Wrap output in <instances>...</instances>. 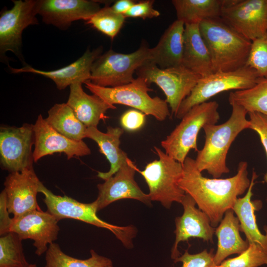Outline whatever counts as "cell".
I'll list each match as a JSON object with an SVG mask.
<instances>
[{
    "mask_svg": "<svg viewBox=\"0 0 267 267\" xmlns=\"http://www.w3.org/2000/svg\"><path fill=\"white\" fill-rule=\"evenodd\" d=\"M145 115L139 110L130 109L122 115L120 124L123 128L128 131H136L144 126L145 122Z\"/></svg>",
    "mask_w": 267,
    "mask_h": 267,
    "instance_id": "74e56055",
    "label": "cell"
},
{
    "mask_svg": "<svg viewBox=\"0 0 267 267\" xmlns=\"http://www.w3.org/2000/svg\"><path fill=\"white\" fill-rule=\"evenodd\" d=\"M137 168L129 158L113 176L97 184L98 194L95 202L98 211L123 199H135L147 205H151L148 194L141 190L134 179Z\"/></svg>",
    "mask_w": 267,
    "mask_h": 267,
    "instance_id": "9a60e30c",
    "label": "cell"
},
{
    "mask_svg": "<svg viewBox=\"0 0 267 267\" xmlns=\"http://www.w3.org/2000/svg\"><path fill=\"white\" fill-rule=\"evenodd\" d=\"M124 130L119 127H108L106 133L100 131L97 127H88L86 138L94 141L99 148V151L109 161L110 167L108 172H98L97 177L104 180L113 176L125 163L129 157L120 148V138Z\"/></svg>",
    "mask_w": 267,
    "mask_h": 267,
    "instance_id": "484cf974",
    "label": "cell"
},
{
    "mask_svg": "<svg viewBox=\"0 0 267 267\" xmlns=\"http://www.w3.org/2000/svg\"><path fill=\"white\" fill-rule=\"evenodd\" d=\"M23 240L10 232L0 237V267H27L23 251Z\"/></svg>",
    "mask_w": 267,
    "mask_h": 267,
    "instance_id": "4dcf8cb0",
    "label": "cell"
},
{
    "mask_svg": "<svg viewBox=\"0 0 267 267\" xmlns=\"http://www.w3.org/2000/svg\"><path fill=\"white\" fill-rule=\"evenodd\" d=\"M266 201H267V198H266Z\"/></svg>",
    "mask_w": 267,
    "mask_h": 267,
    "instance_id": "7bdbcfd3",
    "label": "cell"
},
{
    "mask_svg": "<svg viewBox=\"0 0 267 267\" xmlns=\"http://www.w3.org/2000/svg\"><path fill=\"white\" fill-rule=\"evenodd\" d=\"M150 49L144 44L130 53L108 50L93 62L90 81L104 87H118L132 82L136 70L150 61Z\"/></svg>",
    "mask_w": 267,
    "mask_h": 267,
    "instance_id": "ba28073f",
    "label": "cell"
},
{
    "mask_svg": "<svg viewBox=\"0 0 267 267\" xmlns=\"http://www.w3.org/2000/svg\"><path fill=\"white\" fill-rule=\"evenodd\" d=\"M238 219L232 209L226 211L215 228V234L218 239L217 249L214 256L216 266L221 265L227 257L239 255L248 248L249 243L241 237Z\"/></svg>",
    "mask_w": 267,
    "mask_h": 267,
    "instance_id": "d4e9b609",
    "label": "cell"
},
{
    "mask_svg": "<svg viewBox=\"0 0 267 267\" xmlns=\"http://www.w3.org/2000/svg\"><path fill=\"white\" fill-rule=\"evenodd\" d=\"M180 204L183 212L181 216L175 219L176 239L171 250V258L174 261L180 256L178 250L180 242L197 238L213 243L215 232V228L212 225L208 216L196 207V204L190 195L185 193Z\"/></svg>",
    "mask_w": 267,
    "mask_h": 267,
    "instance_id": "ac0fdd59",
    "label": "cell"
},
{
    "mask_svg": "<svg viewBox=\"0 0 267 267\" xmlns=\"http://www.w3.org/2000/svg\"><path fill=\"white\" fill-rule=\"evenodd\" d=\"M184 23L176 20L165 31L157 45L151 48L149 62L161 69L182 65Z\"/></svg>",
    "mask_w": 267,
    "mask_h": 267,
    "instance_id": "cb8c5ba5",
    "label": "cell"
},
{
    "mask_svg": "<svg viewBox=\"0 0 267 267\" xmlns=\"http://www.w3.org/2000/svg\"><path fill=\"white\" fill-rule=\"evenodd\" d=\"M90 253L87 259H76L64 253L58 244L53 243L45 253L44 267H113L109 258L98 255L93 249Z\"/></svg>",
    "mask_w": 267,
    "mask_h": 267,
    "instance_id": "f1b7e54d",
    "label": "cell"
},
{
    "mask_svg": "<svg viewBox=\"0 0 267 267\" xmlns=\"http://www.w3.org/2000/svg\"><path fill=\"white\" fill-rule=\"evenodd\" d=\"M214 254V250L211 249L209 251L204 249L198 253L191 254L187 249L174 262H181V267H215Z\"/></svg>",
    "mask_w": 267,
    "mask_h": 267,
    "instance_id": "e575fe53",
    "label": "cell"
},
{
    "mask_svg": "<svg viewBox=\"0 0 267 267\" xmlns=\"http://www.w3.org/2000/svg\"><path fill=\"white\" fill-rule=\"evenodd\" d=\"M45 120L55 131L71 139L82 141L86 138L87 128L66 103L54 104Z\"/></svg>",
    "mask_w": 267,
    "mask_h": 267,
    "instance_id": "83f0119b",
    "label": "cell"
},
{
    "mask_svg": "<svg viewBox=\"0 0 267 267\" xmlns=\"http://www.w3.org/2000/svg\"><path fill=\"white\" fill-rule=\"evenodd\" d=\"M248 163H239L236 174L226 178L204 177L196 166L195 160L187 157L178 184L184 192L195 201L198 208L209 217L212 225L220 223L225 212L232 209L236 200L249 188Z\"/></svg>",
    "mask_w": 267,
    "mask_h": 267,
    "instance_id": "6da1fadb",
    "label": "cell"
},
{
    "mask_svg": "<svg viewBox=\"0 0 267 267\" xmlns=\"http://www.w3.org/2000/svg\"><path fill=\"white\" fill-rule=\"evenodd\" d=\"M199 26L210 53L214 73L235 71L245 66L251 41L221 17L204 20Z\"/></svg>",
    "mask_w": 267,
    "mask_h": 267,
    "instance_id": "3957f363",
    "label": "cell"
},
{
    "mask_svg": "<svg viewBox=\"0 0 267 267\" xmlns=\"http://www.w3.org/2000/svg\"><path fill=\"white\" fill-rule=\"evenodd\" d=\"M100 9L94 0H41L38 14L44 23L66 30L73 22L87 21Z\"/></svg>",
    "mask_w": 267,
    "mask_h": 267,
    "instance_id": "d6986e66",
    "label": "cell"
},
{
    "mask_svg": "<svg viewBox=\"0 0 267 267\" xmlns=\"http://www.w3.org/2000/svg\"><path fill=\"white\" fill-rule=\"evenodd\" d=\"M154 150L159 159L148 163L143 170L137 168V172L148 185L150 200L159 202L170 209L173 202L181 203L185 194L178 184L183 165L160 148L155 146Z\"/></svg>",
    "mask_w": 267,
    "mask_h": 267,
    "instance_id": "52a82bcc",
    "label": "cell"
},
{
    "mask_svg": "<svg viewBox=\"0 0 267 267\" xmlns=\"http://www.w3.org/2000/svg\"><path fill=\"white\" fill-rule=\"evenodd\" d=\"M245 66L254 69L260 77L267 78V32L252 41Z\"/></svg>",
    "mask_w": 267,
    "mask_h": 267,
    "instance_id": "836d02e7",
    "label": "cell"
},
{
    "mask_svg": "<svg viewBox=\"0 0 267 267\" xmlns=\"http://www.w3.org/2000/svg\"><path fill=\"white\" fill-rule=\"evenodd\" d=\"M33 130L34 162L45 156L55 153H64L69 160L75 157L88 155L91 153L85 142L75 141L60 134L46 122L42 114L38 116Z\"/></svg>",
    "mask_w": 267,
    "mask_h": 267,
    "instance_id": "e0dca14e",
    "label": "cell"
},
{
    "mask_svg": "<svg viewBox=\"0 0 267 267\" xmlns=\"http://www.w3.org/2000/svg\"><path fill=\"white\" fill-rule=\"evenodd\" d=\"M182 65L201 77L214 73L210 53L199 24H185Z\"/></svg>",
    "mask_w": 267,
    "mask_h": 267,
    "instance_id": "7402d4cb",
    "label": "cell"
},
{
    "mask_svg": "<svg viewBox=\"0 0 267 267\" xmlns=\"http://www.w3.org/2000/svg\"><path fill=\"white\" fill-rule=\"evenodd\" d=\"M258 177L253 169L250 184L246 194L237 199L232 210L239 220L240 231L244 233L249 243H258L267 249V225L264 226L265 234L262 233L258 226L255 213L261 209L262 202L259 200H251L253 187Z\"/></svg>",
    "mask_w": 267,
    "mask_h": 267,
    "instance_id": "603a6c76",
    "label": "cell"
},
{
    "mask_svg": "<svg viewBox=\"0 0 267 267\" xmlns=\"http://www.w3.org/2000/svg\"><path fill=\"white\" fill-rule=\"evenodd\" d=\"M154 0H147L135 3L123 15L125 18L137 17L143 19L157 17L160 13L157 10L154 8Z\"/></svg>",
    "mask_w": 267,
    "mask_h": 267,
    "instance_id": "8d00e7d4",
    "label": "cell"
},
{
    "mask_svg": "<svg viewBox=\"0 0 267 267\" xmlns=\"http://www.w3.org/2000/svg\"><path fill=\"white\" fill-rule=\"evenodd\" d=\"M259 78L254 69L247 66L235 71L214 72L201 77L190 94L182 102L175 117L181 119L192 107L207 102L223 91L250 89Z\"/></svg>",
    "mask_w": 267,
    "mask_h": 267,
    "instance_id": "9c48e42d",
    "label": "cell"
},
{
    "mask_svg": "<svg viewBox=\"0 0 267 267\" xmlns=\"http://www.w3.org/2000/svg\"><path fill=\"white\" fill-rule=\"evenodd\" d=\"M229 104L232 111L226 121L219 125H206L203 128L205 143L195 159L198 171L201 173L206 171L213 178H220L230 172L226 162L230 147L241 132L250 129L247 111L236 103Z\"/></svg>",
    "mask_w": 267,
    "mask_h": 267,
    "instance_id": "7a4b0ae2",
    "label": "cell"
},
{
    "mask_svg": "<svg viewBox=\"0 0 267 267\" xmlns=\"http://www.w3.org/2000/svg\"><path fill=\"white\" fill-rule=\"evenodd\" d=\"M39 193L44 195L43 201L46 206L47 211L58 221L64 219H73L107 229L111 231L125 247L128 249L133 247V239L136 235V228L132 225L121 226L101 220L96 214L98 211L95 201L84 203L66 195H55L43 183L40 186Z\"/></svg>",
    "mask_w": 267,
    "mask_h": 267,
    "instance_id": "5b68a950",
    "label": "cell"
},
{
    "mask_svg": "<svg viewBox=\"0 0 267 267\" xmlns=\"http://www.w3.org/2000/svg\"><path fill=\"white\" fill-rule=\"evenodd\" d=\"M218 108L216 101H208L192 107L161 141L165 152L183 165L190 150L199 151L197 139L200 130L206 125L218 123L220 118Z\"/></svg>",
    "mask_w": 267,
    "mask_h": 267,
    "instance_id": "277c9868",
    "label": "cell"
},
{
    "mask_svg": "<svg viewBox=\"0 0 267 267\" xmlns=\"http://www.w3.org/2000/svg\"><path fill=\"white\" fill-rule=\"evenodd\" d=\"M66 103L87 128L97 127L100 120L108 118L105 115L108 110L116 109L115 105L107 103L97 95L86 93L80 83H74L70 86Z\"/></svg>",
    "mask_w": 267,
    "mask_h": 267,
    "instance_id": "44dd1931",
    "label": "cell"
},
{
    "mask_svg": "<svg viewBox=\"0 0 267 267\" xmlns=\"http://www.w3.org/2000/svg\"><path fill=\"white\" fill-rule=\"evenodd\" d=\"M221 265L225 267H259L267 265V249L258 243H250L243 253L225 260Z\"/></svg>",
    "mask_w": 267,
    "mask_h": 267,
    "instance_id": "d6a6232c",
    "label": "cell"
},
{
    "mask_svg": "<svg viewBox=\"0 0 267 267\" xmlns=\"http://www.w3.org/2000/svg\"><path fill=\"white\" fill-rule=\"evenodd\" d=\"M13 6L3 10L0 16V58L7 51L15 54L24 63L21 53L22 35L28 26L39 24L36 17L41 0H14Z\"/></svg>",
    "mask_w": 267,
    "mask_h": 267,
    "instance_id": "8fae6325",
    "label": "cell"
},
{
    "mask_svg": "<svg viewBox=\"0 0 267 267\" xmlns=\"http://www.w3.org/2000/svg\"><path fill=\"white\" fill-rule=\"evenodd\" d=\"M125 17L115 12L109 6L101 8L86 23L113 39L118 34L125 20Z\"/></svg>",
    "mask_w": 267,
    "mask_h": 267,
    "instance_id": "1f68e13d",
    "label": "cell"
},
{
    "mask_svg": "<svg viewBox=\"0 0 267 267\" xmlns=\"http://www.w3.org/2000/svg\"><path fill=\"white\" fill-rule=\"evenodd\" d=\"M27 267H37L36 264H29Z\"/></svg>",
    "mask_w": 267,
    "mask_h": 267,
    "instance_id": "60d3db41",
    "label": "cell"
},
{
    "mask_svg": "<svg viewBox=\"0 0 267 267\" xmlns=\"http://www.w3.org/2000/svg\"><path fill=\"white\" fill-rule=\"evenodd\" d=\"M215 267H224L221 265H218V266H216Z\"/></svg>",
    "mask_w": 267,
    "mask_h": 267,
    "instance_id": "b9f144b4",
    "label": "cell"
},
{
    "mask_svg": "<svg viewBox=\"0 0 267 267\" xmlns=\"http://www.w3.org/2000/svg\"><path fill=\"white\" fill-rule=\"evenodd\" d=\"M150 85L156 84L163 91L166 101L176 116L182 102L191 93L201 77L182 65L165 69L147 62L135 72Z\"/></svg>",
    "mask_w": 267,
    "mask_h": 267,
    "instance_id": "30bf717a",
    "label": "cell"
},
{
    "mask_svg": "<svg viewBox=\"0 0 267 267\" xmlns=\"http://www.w3.org/2000/svg\"><path fill=\"white\" fill-rule=\"evenodd\" d=\"M221 18L252 42L267 32V0H225Z\"/></svg>",
    "mask_w": 267,
    "mask_h": 267,
    "instance_id": "4fadbf2b",
    "label": "cell"
},
{
    "mask_svg": "<svg viewBox=\"0 0 267 267\" xmlns=\"http://www.w3.org/2000/svg\"><path fill=\"white\" fill-rule=\"evenodd\" d=\"M58 222L47 211L34 210L19 217H13L10 232L16 233L23 240H33L35 254L40 256L57 239L60 230Z\"/></svg>",
    "mask_w": 267,
    "mask_h": 267,
    "instance_id": "5bb4252c",
    "label": "cell"
},
{
    "mask_svg": "<svg viewBox=\"0 0 267 267\" xmlns=\"http://www.w3.org/2000/svg\"><path fill=\"white\" fill-rule=\"evenodd\" d=\"M7 204L6 192L3 189L0 194V235L3 236L10 232L12 219L9 217Z\"/></svg>",
    "mask_w": 267,
    "mask_h": 267,
    "instance_id": "f35d334b",
    "label": "cell"
},
{
    "mask_svg": "<svg viewBox=\"0 0 267 267\" xmlns=\"http://www.w3.org/2000/svg\"><path fill=\"white\" fill-rule=\"evenodd\" d=\"M177 20L184 24H199L202 21L220 18L225 0H173Z\"/></svg>",
    "mask_w": 267,
    "mask_h": 267,
    "instance_id": "4316f807",
    "label": "cell"
},
{
    "mask_svg": "<svg viewBox=\"0 0 267 267\" xmlns=\"http://www.w3.org/2000/svg\"><path fill=\"white\" fill-rule=\"evenodd\" d=\"M102 52V46L91 51L88 49L81 57L74 62L55 70H40L28 65L21 68H14L9 66V68L11 73L13 74L31 73L43 76L52 80L59 90H63L73 84H84L86 81H90L92 64Z\"/></svg>",
    "mask_w": 267,
    "mask_h": 267,
    "instance_id": "ffe728a7",
    "label": "cell"
},
{
    "mask_svg": "<svg viewBox=\"0 0 267 267\" xmlns=\"http://www.w3.org/2000/svg\"><path fill=\"white\" fill-rule=\"evenodd\" d=\"M250 129L255 131L259 136L267 156V115L257 112H248ZM267 184V172L263 178Z\"/></svg>",
    "mask_w": 267,
    "mask_h": 267,
    "instance_id": "d590c367",
    "label": "cell"
},
{
    "mask_svg": "<svg viewBox=\"0 0 267 267\" xmlns=\"http://www.w3.org/2000/svg\"><path fill=\"white\" fill-rule=\"evenodd\" d=\"M33 126L25 123L19 127H0V158L2 169L10 173L33 168Z\"/></svg>",
    "mask_w": 267,
    "mask_h": 267,
    "instance_id": "7c38bea8",
    "label": "cell"
},
{
    "mask_svg": "<svg viewBox=\"0 0 267 267\" xmlns=\"http://www.w3.org/2000/svg\"><path fill=\"white\" fill-rule=\"evenodd\" d=\"M228 101L242 106L248 113L257 112L267 115V78L260 77L253 87L231 92Z\"/></svg>",
    "mask_w": 267,
    "mask_h": 267,
    "instance_id": "f546056e",
    "label": "cell"
},
{
    "mask_svg": "<svg viewBox=\"0 0 267 267\" xmlns=\"http://www.w3.org/2000/svg\"><path fill=\"white\" fill-rule=\"evenodd\" d=\"M135 3L132 0H118L111 7L115 12L123 15Z\"/></svg>",
    "mask_w": 267,
    "mask_h": 267,
    "instance_id": "ab89813d",
    "label": "cell"
},
{
    "mask_svg": "<svg viewBox=\"0 0 267 267\" xmlns=\"http://www.w3.org/2000/svg\"><path fill=\"white\" fill-rule=\"evenodd\" d=\"M84 84L91 92L111 105L132 107L145 115L153 116L159 121L165 120L170 115L166 100L149 95L148 92L152 89L144 78L138 77L129 84L115 87L99 86L90 81Z\"/></svg>",
    "mask_w": 267,
    "mask_h": 267,
    "instance_id": "8992f818",
    "label": "cell"
},
{
    "mask_svg": "<svg viewBox=\"0 0 267 267\" xmlns=\"http://www.w3.org/2000/svg\"><path fill=\"white\" fill-rule=\"evenodd\" d=\"M42 182L34 168L10 173L4 182L8 212L14 218L41 210L37 199Z\"/></svg>",
    "mask_w": 267,
    "mask_h": 267,
    "instance_id": "2e32d148",
    "label": "cell"
}]
</instances>
